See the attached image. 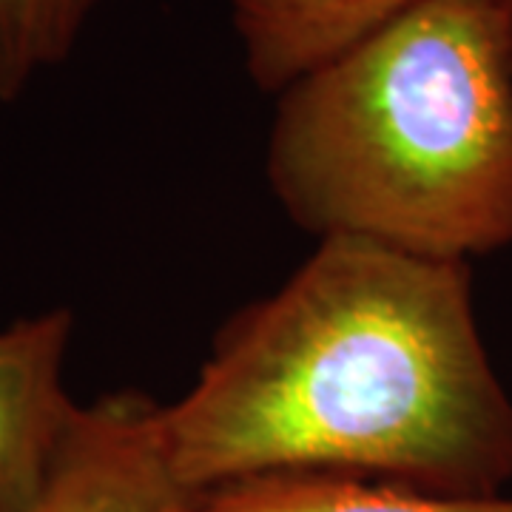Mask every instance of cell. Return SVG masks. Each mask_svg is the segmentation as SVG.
<instances>
[{
	"label": "cell",
	"instance_id": "52a82bcc",
	"mask_svg": "<svg viewBox=\"0 0 512 512\" xmlns=\"http://www.w3.org/2000/svg\"><path fill=\"white\" fill-rule=\"evenodd\" d=\"M103 0H0V103L72 55Z\"/></svg>",
	"mask_w": 512,
	"mask_h": 512
},
{
	"label": "cell",
	"instance_id": "3957f363",
	"mask_svg": "<svg viewBox=\"0 0 512 512\" xmlns=\"http://www.w3.org/2000/svg\"><path fill=\"white\" fill-rule=\"evenodd\" d=\"M183 484L160 436V404L140 390L80 404L29 512H183Z\"/></svg>",
	"mask_w": 512,
	"mask_h": 512
},
{
	"label": "cell",
	"instance_id": "7a4b0ae2",
	"mask_svg": "<svg viewBox=\"0 0 512 512\" xmlns=\"http://www.w3.org/2000/svg\"><path fill=\"white\" fill-rule=\"evenodd\" d=\"M274 100L265 177L302 231L467 265L512 245V52L495 0H424Z\"/></svg>",
	"mask_w": 512,
	"mask_h": 512
},
{
	"label": "cell",
	"instance_id": "6da1fadb",
	"mask_svg": "<svg viewBox=\"0 0 512 512\" xmlns=\"http://www.w3.org/2000/svg\"><path fill=\"white\" fill-rule=\"evenodd\" d=\"M185 493L259 476H350L439 495L512 481V399L487 353L467 262L316 239L274 293L217 333L160 404Z\"/></svg>",
	"mask_w": 512,
	"mask_h": 512
},
{
	"label": "cell",
	"instance_id": "5b68a950",
	"mask_svg": "<svg viewBox=\"0 0 512 512\" xmlns=\"http://www.w3.org/2000/svg\"><path fill=\"white\" fill-rule=\"evenodd\" d=\"M245 72L265 94L373 35L424 0H228Z\"/></svg>",
	"mask_w": 512,
	"mask_h": 512
},
{
	"label": "cell",
	"instance_id": "ba28073f",
	"mask_svg": "<svg viewBox=\"0 0 512 512\" xmlns=\"http://www.w3.org/2000/svg\"><path fill=\"white\" fill-rule=\"evenodd\" d=\"M498 12H501V20H504V29H507V40H510V52H512V0H495Z\"/></svg>",
	"mask_w": 512,
	"mask_h": 512
},
{
	"label": "cell",
	"instance_id": "8992f818",
	"mask_svg": "<svg viewBox=\"0 0 512 512\" xmlns=\"http://www.w3.org/2000/svg\"><path fill=\"white\" fill-rule=\"evenodd\" d=\"M183 512H512V495H439L350 476H259L191 495Z\"/></svg>",
	"mask_w": 512,
	"mask_h": 512
},
{
	"label": "cell",
	"instance_id": "277c9868",
	"mask_svg": "<svg viewBox=\"0 0 512 512\" xmlns=\"http://www.w3.org/2000/svg\"><path fill=\"white\" fill-rule=\"evenodd\" d=\"M72 311L37 313L0 330V512H29L80 404L66 387Z\"/></svg>",
	"mask_w": 512,
	"mask_h": 512
}]
</instances>
